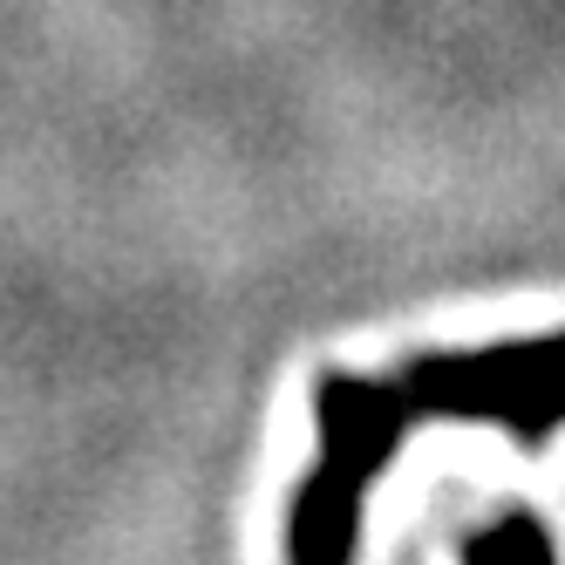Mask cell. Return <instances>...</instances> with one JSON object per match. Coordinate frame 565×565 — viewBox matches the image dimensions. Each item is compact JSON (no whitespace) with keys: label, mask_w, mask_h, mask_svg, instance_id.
<instances>
[{"label":"cell","mask_w":565,"mask_h":565,"mask_svg":"<svg viewBox=\"0 0 565 565\" xmlns=\"http://www.w3.org/2000/svg\"><path fill=\"white\" fill-rule=\"evenodd\" d=\"M423 423H483L518 443L565 429V334L491 341L470 354H409L388 375L328 369L313 382L320 457L287 504V552L307 565L348 558L375 477Z\"/></svg>","instance_id":"obj_1"},{"label":"cell","mask_w":565,"mask_h":565,"mask_svg":"<svg viewBox=\"0 0 565 565\" xmlns=\"http://www.w3.org/2000/svg\"><path fill=\"white\" fill-rule=\"evenodd\" d=\"M457 552H463V558H558V539L539 524V511L504 504L498 524H483V532H463Z\"/></svg>","instance_id":"obj_2"}]
</instances>
